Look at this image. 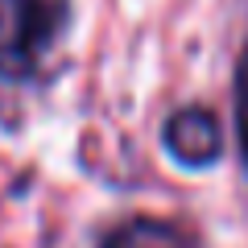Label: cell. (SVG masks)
<instances>
[{
	"label": "cell",
	"instance_id": "obj_3",
	"mask_svg": "<svg viewBox=\"0 0 248 248\" xmlns=\"http://www.w3.org/2000/svg\"><path fill=\"white\" fill-rule=\"evenodd\" d=\"M104 248H195V240L186 236L182 228L161 219H133L116 228L112 236L104 240Z\"/></svg>",
	"mask_w": 248,
	"mask_h": 248
},
{
	"label": "cell",
	"instance_id": "obj_4",
	"mask_svg": "<svg viewBox=\"0 0 248 248\" xmlns=\"http://www.w3.org/2000/svg\"><path fill=\"white\" fill-rule=\"evenodd\" d=\"M236 128H240V149L248 161V54L240 58V71H236Z\"/></svg>",
	"mask_w": 248,
	"mask_h": 248
},
{
	"label": "cell",
	"instance_id": "obj_1",
	"mask_svg": "<svg viewBox=\"0 0 248 248\" xmlns=\"http://www.w3.org/2000/svg\"><path fill=\"white\" fill-rule=\"evenodd\" d=\"M66 0H0V75L25 79L37 71L42 54L54 46Z\"/></svg>",
	"mask_w": 248,
	"mask_h": 248
},
{
	"label": "cell",
	"instance_id": "obj_2",
	"mask_svg": "<svg viewBox=\"0 0 248 248\" xmlns=\"http://www.w3.org/2000/svg\"><path fill=\"white\" fill-rule=\"evenodd\" d=\"M219 124L207 108H182L166 120V149L174 153L182 166H207L219 157Z\"/></svg>",
	"mask_w": 248,
	"mask_h": 248
}]
</instances>
